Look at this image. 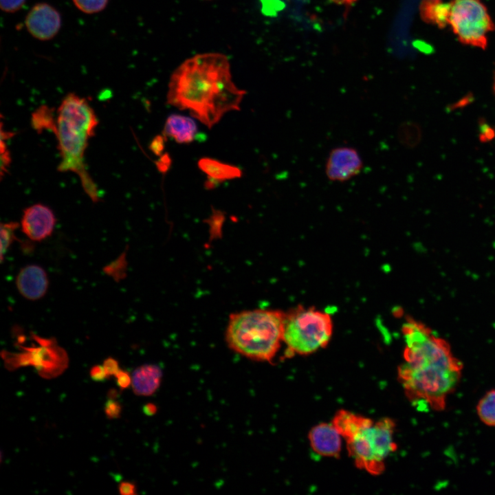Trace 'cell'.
I'll use <instances>...</instances> for the list:
<instances>
[{
  "label": "cell",
  "mask_w": 495,
  "mask_h": 495,
  "mask_svg": "<svg viewBox=\"0 0 495 495\" xmlns=\"http://www.w3.org/2000/svg\"><path fill=\"white\" fill-rule=\"evenodd\" d=\"M162 376V370L157 365L144 364L136 368L131 375L133 393L139 396L153 395L160 387Z\"/></svg>",
  "instance_id": "cell-15"
},
{
  "label": "cell",
  "mask_w": 495,
  "mask_h": 495,
  "mask_svg": "<svg viewBox=\"0 0 495 495\" xmlns=\"http://www.w3.org/2000/svg\"><path fill=\"white\" fill-rule=\"evenodd\" d=\"M476 412L479 420L488 427H495V388L487 390L478 401Z\"/></svg>",
  "instance_id": "cell-19"
},
{
  "label": "cell",
  "mask_w": 495,
  "mask_h": 495,
  "mask_svg": "<svg viewBox=\"0 0 495 495\" xmlns=\"http://www.w3.org/2000/svg\"><path fill=\"white\" fill-rule=\"evenodd\" d=\"M156 406L151 403L146 404L143 407L144 413L149 416L154 415L156 412Z\"/></svg>",
  "instance_id": "cell-32"
},
{
  "label": "cell",
  "mask_w": 495,
  "mask_h": 495,
  "mask_svg": "<svg viewBox=\"0 0 495 495\" xmlns=\"http://www.w3.org/2000/svg\"><path fill=\"white\" fill-rule=\"evenodd\" d=\"M98 124L94 109L84 101H70L57 110L54 134L61 158L58 170L77 174L85 191L94 202L99 200L98 191L86 170L84 155L89 140L94 135Z\"/></svg>",
  "instance_id": "cell-3"
},
{
  "label": "cell",
  "mask_w": 495,
  "mask_h": 495,
  "mask_svg": "<svg viewBox=\"0 0 495 495\" xmlns=\"http://www.w3.org/2000/svg\"><path fill=\"white\" fill-rule=\"evenodd\" d=\"M90 377L95 382H104L108 379L103 366L95 365L90 369Z\"/></svg>",
  "instance_id": "cell-29"
},
{
  "label": "cell",
  "mask_w": 495,
  "mask_h": 495,
  "mask_svg": "<svg viewBox=\"0 0 495 495\" xmlns=\"http://www.w3.org/2000/svg\"><path fill=\"white\" fill-rule=\"evenodd\" d=\"M373 422L374 421L370 418L346 410L338 411L331 421L342 437L345 440L370 426Z\"/></svg>",
  "instance_id": "cell-17"
},
{
  "label": "cell",
  "mask_w": 495,
  "mask_h": 495,
  "mask_svg": "<svg viewBox=\"0 0 495 495\" xmlns=\"http://www.w3.org/2000/svg\"><path fill=\"white\" fill-rule=\"evenodd\" d=\"M336 3H351L353 1L355 0H333Z\"/></svg>",
  "instance_id": "cell-34"
},
{
  "label": "cell",
  "mask_w": 495,
  "mask_h": 495,
  "mask_svg": "<svg viewBox=\"0 0 495 495\" xmlns=\"http://www.w3.org/2000/svg\"><path fill=\"white\" fill-rule=\"evenodd\" d=\"M72 1L80 11L92 14L104 10L109 0H72Z\"/></svg>",
  "instance_id": "cell-22"
},
{
  "label": "cell",
  "mask_w": 495,
  "mask_h": 495,
  "mask_svg": "<svg viewBox=\"0 0 495 495\" xmlns=\"http://www.w3.org/2000/svg\"><path fill=\"white\" fill-rule=\"evenodd\" d=\"M284 313L276 309H256L231 314L226 341L234 352L253 360L270 362L283 341Z\"/></svg>",
  "instance_id": "cell-4"
},
{
  "label": "cell",
  "mask_w": 495,
  "mask_h": 495,
  "mask_svg": "<svg viewBox=\"0 0 495 495\" xmlns=\"http://www.w3.org/2000/svg\"><path fill=\"white\" fill-rule=\"evenodd\" d=\"M115 377L116 378V384L120 388V391L124 390L131 385L132 377L127 371L120 369Z\"/></svg>",
  "instance_id": "cell-27"
},
{
  "label": "cell",
  "mask_w": 495,
  "mask_h": 495,
  "mask_svg": "<svg viewBox=\"0 0 495 495\" xmlns=\"http://www.w3.org/2000/svg\"><path fill=\"white\" fill-rule=\"evenodd\" d=\"M494 93H495V77H494Z\"/></svg>",
  "instance_id": "cell-35"
},
{
  "label": "cell",
  "mask_w": 495,
  "mask_h": 495,
  "mask_svg": "<svg viewBox=\"0 0 495 495\" xmlns=\"http://www.w3.org/2000/svg\"><path fill=\"white\" fill-rule=\"evenodd\" d=\"M198 167L208 176L205 182L207 189H212L226 180L239 178L241 170L234 165L221 162L210 157H202L198 161Z\"/></svg>",
  "instance_id": "cell-14"
},
{
  "label": "cell",
  "mask_w": 495,
  "mask_h": 495,
  "mask_svg": "<svg viewBox=\"0 0 495 495\" xmlns=\"http://www.w3.org/2000/svg\"><path fill=\"white\" fill-rule=\"evenodd\" d=\"M26 0H0L1 10L7 13H13L21 10Z\"/></svg>",
  "instance_id": "cell-24"
},
{
  "label": "cell",
  "mask_w": 495,
  "mask_h": 495,
  "mask_svg": "<svg viewBox=\"0 0 495 495\" xmlns=\"http://www.w3.org/2000/svg\"><path fill=\"white\" fill-rule=\"evenodd\" d=\"M6 140H1V176L3 177L4 174L7 172L8 168L11 162V157L10 152L8 151Z\"/></svg>",
  "instance_id": "cell-25"
},
{
  "label": "cell",
  "mask_w": 495,
  "mask_h": 495,
  "mask_svg": "<svg viewBox=\"0 0 495 495\" xmlns=\"http://www.w3.org/2000/svg\"><path fill=\"white\" fill-rule=\"evenodd\" d=\"M103 367L108 378L110 376H115L120 371L118 362L111 357L104 360Z\"/></svg>",
  "instance_id": "cell-28"
},
{
  "label": "cell",
  "mask_w": 495,
  "mask_h": 495,
  "mask_svg": "<svg viewBox=\"0 0 495 495\" xmlns=\"http://www.w3.org/2000/svg\"><path fill=\"white\" fill-rule=\"evenodd\" d=\"M313 451L322 456L337 458L342 449V436L332 423H322L311 429L308 434Z\"/></svg>",
  "instance_id": "cell-12"
},
{
  "label": "cell",
  "mask_w": 495,
  "mask_h": 495,
  "mask_svg": "<svg viewBox=\"0 0 495 495\" xmlns=\"http://www.w3.org/2000/svg\"><path fill=\"white\" fill-rule=\"evenodd\" d=\"M16 285L23 297L36 300L46 294L49 280L43 268L37 265H28L19 272Z\"/></svg>",
  "instance_id": "cell-13"
},
{
  "label": "cell",
  "mask_w": 495,
  "mask_h": 495,
  "mask_svg": "<svg viewBox=\"0 0 495 495\" xmlns=\"http://www.w3.org/2000/svg\"><path fill=\"white\" fill-rule=\"evenodd\" d=\"M450 6V3H443L442 0H423L419 12L425 22L443 28L448 24Z\"/></svg>",
  "instance_id": "cell-18"
},
{
  "label": "cell",
  "mask_w": 495,
  "mask_h": 495,
  "mask_svg": "<svg viewBox=\"0 0 495 495\" xmlns=\"http://www.w3.org/2000/svg\"><path fill=\"white\" fill-rule=\"evenodd\" d=\"M118 397V393L117 390L114 388L110 389L107 393L108 399H116Z\"/></svg>",
  "instance_id": "cell-33"
},
{
  "label": "cell",
  "mask_w": 495,
  "mask_h": 495,
  "mask_svg": "<svg viewBox=\"0 0 495 495\" xmlns=\"http://www.w3.org/2000/svg\"><path fill=\"white\" fill-rule=\"evenodd\" d=\"M395 428L393 419L382 418L345 440L349 455L358 468L374 476L384 472L386 459L397 448Z\"/></svg>",
  "instance_id": "cell-6"
},
{
  "label": "cell",
  "mask_w": 495,
  "mask_h": 495,
  "mask_svg": "<svg viewBox=\"0 0 495 495\" xmlns=\"http://www.w3.org/2000/svg\"><path fill=\"white\" fill-rule=\"evenodd\" d=\"M402 331L405 347L397 379L406 397L419 410L443 411L461 380L463 362L426 324L408 318Z\"/></svg>",
  "instance_id": "cell-1"
},
{
  "label": "cell",
  "mask_w": 495,
  "mask_h": 495,
  "mask_svg": "<svg viewBox=\"0 0 495 495\" xmlns=\"http://www.w3.org/2000/svg\"><path fill=\"white\" fill-rule=\"evenodd\" d=\"M33 336L38 342L37 346L24 347L20 345L24 351L19 353L5 352L3 357L6 362L14 366L33 365L39 371L45 368V371L51 369L52 372L55 368L61 372L67 364L65 351L58 346L54 339L43 338L34 333Z\"/></svg>",
  "instance_id": "cell-8"
},
{
  "label": "cell",
  "mask_w": 495,
  "mask_h": 495,
  "mask_svg": "<svg viewBox=\"0 0 495 495\" xmlns=\"http://www.w3.org/2000/svg\"><path fill=\"white\" fill-rule=\"evenodd\" d=\"M450 6L448 24L459 41L485 49L487 34L495 26L484 4L481 0H453Z\"/></svg>",
  "instance_id": "cell-7"
},
{
  "label": "cell",
  "mask_w": 495,
  "mask_h": 495,
  "mask_svg": "<svg viewBox=\"0 0 495 495\" xmlns=\"http://www.w3.org/2000/svg\"><path fill=\"white\" fill-rule=\"evenodd\" d=\"M163 135L179 144L191 143L197 137V126L190 118L173 114L166 120Z\"/></svg>",
  "instance_id": "cell-16"
},
{
  "label": "cell",
  "mask_w": 495,
  "mask_h": 495,
  "mask_svg": "<svg viewBox=\"0 0 495 495\" xmlns=\"http://www.w3.org/2000/svg\"><path fill=\"white\" fill-rule=\"evenodd\" d=\"M55 223L53 211L45 205L36 204L23 210L21 226L30 240L41 241L52 234Z\"/></svg>",
  "instance_id": "cell-11"
},
{
  "label": "cell",
  "mask_w": 495,
  "mask_h": 495,
  "mask_svg": "<svg viewBox=\"0 0 495 495\" xmlns=\"http://www.w3.org/2000/svg\"><path fill=\"white\" fill-rule=\"evenodd\" d=\"M19 226L16 222L11 221L1 224V261L3 260L13 241L16 239L14 232Z\"/></svg>",
  "instance_id": "cell-21"
},
{
  "label": "cell",
  "mask_w": 495,
  "mask_h": 495,
  "mask_svg": "<svg viewBox=\"0 0 495 495\" xmlns=\"http://www.w3.org/2000/svg\"><path fill=\"white\" fill-rule=\"evenodd\" d=\"M160 159L156 162L157 169L161 173H166L170 168L171 164V159L168 153H164L160 156Z\"/></svg>",
  "instance_id": "cell-30"
},
{
  "label": "cell",
  "mask_w": 495,
  "mask_h": 495,
  "mask_svg": "<svg viewBox=\"0 0 495 495\" xmlns=\"http://www.w3.org/2000/svg\"><path fill=\"white\" fill-rule=\"evenodd\" d=\"M118 490L120 494L132 495L136 494L135 485L129 481H122L118 485Z\"/></svg>",
  "instance_id": "cell-31"
},
{
  "label": "cell",
  "mask_w": 495,
  "mask_h": 495,
  "mask_svg": "<svg viewBox=\"0 0 495 495\" xmlns=\"http://www.w3.org/2000/svg\"><path fill=\"white\" fill-rule=\"evenodd\" d=\"M245 94L232 80L227 56L211 52L197 54L176 68L166 98L210 129L228 112L239 110Z\"/></svg>",
  "instance_id": "cell-2"
},
{
  "label": "cell",
  "mask_w": 495,
  "mask_h": 495,
  "mask_svg": "<svg viewBox=\"0 0 495 495\" xmlns=\"http://www.w3.org/2000/svg\"><path fill=\"white\" fill-rule=\"evenodd\" d=\"M167 138L164 135H156L151 141L149 148L150 150L157 156L162 155V152L165 147V142Z\"/></svg>",
  "instance_id": "cell-26"
},
{
  "label": "cell",
  "mask_w": 495,
  "mask_h": 495,
  "mask_svg": "<svg viewBox=\"0 0 495 495\" xmlns=\"http://www.w3.org/2000/svg\"><path fill=\"white\" fill-rule=\"evenodd\" d=\"M363 162L357 149L339 146L332 149L327 159L325 174L331 182H344L358 175Z\"/></svg>",
  "instance_id": "cell-10"
},
{
  "label": "cell",
  "mask_w": 495,
  "mask_h": 495,
  "mask_svg": "<svg viewBox=\"0 0 495 495\" xmlns=\"http://www.w3.org/2000/svg\"><path fill=\"white\" fill-rule=\"evenodd\" d=\"M32 127L38 132L43 130L50 131L54 133L56 129V120H55L54 110L47 105H42L32 115Z\"/></svg>",
  "instance_id": "cell-20"
},
{
  "label": "cell",
  "mask_w": 495,
  "mask_h": 495,
  "mask_svg": "<svg viewBox=\"0 0 495 495\" xmlns=\"http://www.w3.org/2000/svg\"><path fill=\"white\" fill-rule=\"evenodd\" d=\"M122 412V406L116 399H108L104 404V412L108 419H118Z\"/></svg>",
  "instance_id": "cell-23"
},
{
  "label": "cell",
  "mask_w": 495,
  "mask_h": 495,
  "mask_svg": "<svg viewBox=\"0 0 495 495\" xmlns=\"http://www.w3.org/2000/svg\"><path fill=\"white\" fill-rule=\"evenodd\" d=\"M60 12L47 3H36L25 19L28 32L39 41H49L55 37L61 28Z\"/></svg>",
  "instance_id": "cell-9"
},
{
  "label": "cell",
  "mask_w": 495,
  "mask_h": 495,
  "mask_svg": "<svg viewBox=\"0 0 495 495\" xmlns=\"http://www.w3.org/2000/svg\"><path fill=\"white\" fill-rule=\"evenodd\" d=\"M331 316L303 306L284 313L283 341L287 355H307L324 348L333 334Z\"/></svg>",
  "instance_id": "cell-5"
}]
</instances>
